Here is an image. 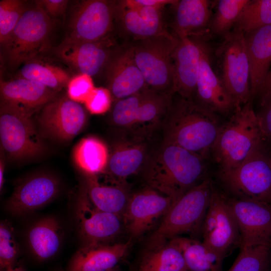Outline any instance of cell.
I'll return each instance as SVG.
<instances>
[{"label": "cell", "instance_id": "obj_1", "mask_svg": "<svg viewBox=\"0 0 271 271\" xmlns=\"http://www.w3.org/2000/svg\"><path fill=\"white\" fill-rule=\"evenodd\" d=\"M204 159L160 140L140 173L146 186L174 201L206 179Z\"/></svg>", "mask_w": 271, "mask_h": 271}, {"label": "cell", "instance_id": "obj_2", "mask_svg": "<svg viewBox=\"0 0 271 271\" xmlns=\"http://www.w3.org/2000/svg\"><path fill=\"white\" fill-rule=\"evenodd\" d=\"M221 126L216 113L193 99L175 94L163 122L161 135L164 141L205 159L212 151Z\"/></svg>", "mask_w": 271, "mask_h": 271}, {"label": "cell", "instance_id": "obj_3", "mask_svg": "<svg viewBox=\"0 0 271 271\" xmlns=\"http://www.w3.org/2000/svg\"><path fill=\"white\" fill-rule=\"evenodd\" d=\"M252 100L233 110L229 120L221 125L211 152L220 170L241 164L264 139Z\"/></svg>", "mask_w": 271, "mask_h": 271}, {"label": "cell", "instance_id": "obj_4", "mask_svg": "<svg viewBox=\"0 0 271 271\" xmlns=\"http://www.w3.org/2000/svg\"><path fill=\"white\" fill-rule=\"evenodd\" d=\"M213 189L210 180L206 178L175 201L159 226L150 236L148 246L166 243L183 233L201 232Z\"/></svg>", "mask_w": 271, "mask_h": 271}, {"label": "cell", "instance_id": "obj_5", "mask_svg": "<svg viewBox=\"0 0 271 271\" xmlns=\"http://www.w3.org/2000/svg\"><path fill=\"white\" fill-rule=\"evenodd\" d=\"M53 28L50 17L38 1L27 7L9 39L3 46L7 63L17 68L47 50Z\"/></svg>", "mask_w": 271, "mask_h": 271}, {"label": "cell", "instance_id": "obj_6", "mask_svg": "<svg viewBox=\"0 0 271 271\" xmlns=\"http://www.w3.org/2000/svg\"><path fill=\"white\" fill-rule=\"evenodd\" d=\"M177 41L169 32L128 43L136 64L150 89L175 94L172 54Z\"/></svg>", "mask_w": 271, "mask_h": 271}, {"label": "cell", "instance_id": "obj_7", "mask_svg": "<svg viewBox=\"0 0 271 271\" xmlns=\"http://www.w3.org/2000/svg\"><path fill=\"white\" fill-rule=\"evenodd\" d=\"M219 178L234 198L271 204V157L262 145L236 167L220 170Z\"/></svg>", "mask_w": 271, "mask_h": 271}, {"label": "cell", "instance_id": "obj_8", "mask_svg": "<svg viewBox=\"0 0 271 271\" xmlns=\"http://www.w3.org/2000/svg\"><path fill=\"white\" fill-rule=\"evenodd\" d=\"M223 38L215 54L218 68L217 75L236 107L252 100L244 34L233 28Z\"/></svg>", "mask_w": 271, "mask_h": 271}, {"label": "cell", "instance_id": "obj_9", "mask_svg": "<svg viewBox=\"0 0 271 271\" xmlns=\"http://www.w3.org/2000/svg\"><path fill=\"white\" fill-rule=\"evenodd\" d=\"M32 114L19 106L1 103V144L3 151L11 159L35 158L45 151L33 121Z\"/></svg>", "mask_w": 271, "mask_h": 271}, {"label": "cell", "instance_id": "obj_10", "mask_svg": "<svg viewBox=\"0 0 271 271\" xmlns=\"http://www.w3.org/2000/svg\"><path fill=\"white\" fill-rule=\"evenodd\" d=\"M116 131L104 173L111 183H127L128 178L140 174L162 138L137 135L118 129Z\"/></svg>", "mask_w": 271, "mask_h": 271}, {"label": "cell", "instance_id": "obj_11", "mask_svg": "<svg viewBox=\"0 0 271 271\" xmlns=\"http://www.w3.org/2000/svg\"><path fill=\"white\" fill-rule=\"evenodd\" d=\"M201 233L203 242L224 258L239 246V231L227 199L214 189Z\"/></svg>", "mask_w": 271, "mask_h": 271}, {"label": "cell", "instance_id": "obj_12", "mask_svg": "<svg viewBox=\"0 0 271 271\" xmlns=\"http://www.w3.org/2000/svg\"><path fill=\"white\" fill-rule=\"evenodd\" d=\"M117 1L85 0L72 14L66 37L80 42H94L110 36L115 21Z\"/></svg>", "mask_w": 271, "mask_h": 271}, {"label": "cell", "instance_id": "obj_13", "mask_svg": "<svg viewBox=\"0 0 271 271\" xmlns=\"http://www.w3.org/2000/svg\"><path fill=\"white\" fill-rule=\"evenodd\" d=\"M75 210L83 245L114 243V240L121 232L123 227L122 217L95 207L83 185L79 193Z\"/></svg>", "mask_w": 271, "mask_h": 271}, {"label": "cell", "instance_id": "obj_14", "mask_svg": "<svg viewBox=\"0 0 271 271\" xmlns=\"http://www.w3.org/2000/svg\"><path fill=\"white\" fill-rule=\"evenodd\" d=\"M174 202L172 198L148 186L131 193L122 215L123 227L131 237L139 238L165 216Z\"/></svg>", "mask_w": 271, "mask_h": 271}, {"label": "cell", "instance_id": "obj_15", "mask_svg": "<svg viewBox=\"0 0 271 271\" xmlns=\"http://www.w3.org/2000/svg\"><path fill=\"white\" fill-rule=\"evenodd\" d=\"M86 119L85 111L79 103L61 97L54 98L43 107L37 121L46 136L66 142L82 130Z\"/></svg>", "mask_w": 271, "mask_h": 271}, {"label": "cell", "instance_id": "obj_16", "mask_svg": "<svg viewBox=\"0 0 271 271\" xmlns=\"http://www.w3.org/2000/svg\"><path fill=\"white\" fill-rule=\"evenodd\" d=\"M240 234L239 247L271 248V204L235 198L227 199Z\"/></svg>", "mask_w": 271, "mask_h": 271}, {"label": "cell", "instance_id": "obj_17", "mask_svg": "<svg viewBox=\"0 0 271 271\" xmlns=\"http://www.w3.org/2000/svg\"><path fill=\"white\" fill-rule=\"evenodd\" d=\"M118 46L110 36L94 42L76 41L66 38L57 47L56 54L79 73L92 77L104 72Z\"/></svg>", "mask_w": 271, "mask_h": 271}, {"label": "cell", "instance_id": "obj_18", "mask_svg": "<svg viewBox=\"0 0 271 271\" xmlns=\"http://www.w3.org/2000/svg\"><path fill=\"white\" fill-rule=\"evenodd\" d=\"M60 189L59 179L51 174L39 173L29 176L16 185L6 203V208L13 215H26L53 200Z\"/></svg>", "mask_w": 271, "mask_h": 271}, {"label": "cell", "instance_id": "obj_19", "mask_svg": "<svg viewBox=\"0 0 271 271\" xmlns=\"http://www.w3.org/2000/svg\"><path fill=\"white\" fill-rule=\"evenodd\" d=\"M104 73L113 102L149 88L128 43L117 47Z\"/></svg>", "mask_w": 271, "mask_h": 271}, {"label": "cell", "instance_id": "obj_20", "mask_svg": "<svg viewBox=\"0 0 271 271\" xmlns=\"http://www.w3.org/2000/svg\"><path fill=\"white\" fill-rule=\"evenodd\" d=\"M197 38L201 56L193 100L216 114L228 113L235 109V103L211 66L210 51L204 39Z\"/></svg>", "mask_w": 271, "mask_h": 271}, {"label": "cell", "instance_id": "obj_21", "mask_svg": "<svg viewBox=\"0 0 271 271\" xmlns=\"http://www.w3.org/2000/svg\"><path fill=\"white\" fill-rule=\"evenodd\" d=\"M172 54L174 67L173 92L181 97L193 99L199 69L201 49L194 37L178 38Z\"/></svg>", "mask_w": 271, "mask_h": 271}, {"label": "cell", "instance_id": "obj_22", "mask_svg": "<svg viewBox=\"0 0 271 271\" xmlns=\"http://www.w3.org/2000/svg\"><path fill=\"white\" fill-rule=\"evenodd\" d=\"M164 9L123 8L117 1L115 21L121 35L130 42L148 39L170 32L163 18Z\"/></svg>", "mask_w": 271, "mask_h": 271}, {"label": "cell", "instance_id": "obj_23", "mask_svg": "<svg viewBox=\"0 0 271 271\" xmlns=\"http://www.w3.org/2000/svg\"><path fill=\"white\" fill-rule=\"evenodd\" d=\"M212 2L208 0H176L170 5L172 10L171 34L176 38L204 39L212 17Z\"/></svg>", "mask_w": 271, "mask_h": 271}, {"label": "cell", "instance_id": "obj_24", "mask_svg": "<svg viewBox=\"0 0 271 271\" xmlns=\"http://www.w3.org/2000/svg\"><path fill=\"white\" fill-rule=\"evenodd\" d=\"M130 241L83 245L72 257L64 271H109L127 254Z\"/></svg>", "mask_w": 271, "mask_h": 271}, {"label": "cell", "instance_id": "obj_25", "mask_svg": "<svg viewBox=\"0 0 271 271\" xmlns=\"http://www.w3.org/2000/svg\"><path fill=\"white\" fill-rule=\"evenodd\" d=\"M244 37L249 63L252 99L257 96L271 68V25L245 33Z\"/></svg>", "mask_w": 271, "mask_h": 271}, {"label": "cell", "instance_id": "obj_26", "mask_svg": "<svg viewBox=\"0 0 271 271\" xmlns=\"http://www.w3.org/2000/svg\"><path fill=\"white\" fill-rule=\"evenodd\" d=\"M1 102L22 107L32 112L55 98L56 91L38 82L22 77L1 80Z\"/></svg>", "mask_w": 271, "mask_h": 271}, {"label": "cell", "instance_id": "obj_27", "mask_svg": "<svg viewBox=\"0 0 271 271\" xmlns=\"http://www.w3.org/2000/svg\"><path fill=\"white\" fill-rule=\"evenodd\" d=\"M62 228L54 216H46L33 223L27 232L28 247L40 261L50 259L60 249L62 240Z\"/></svg>", "mask_w": 271, "mask_h": 271}, {"label": "cell", "instance_id": "obj_28", "mask_svg": "<svg viewBox=\"0 0 271 271\" xmlns=\"http://www.w3.org/2000/svg\"><path fill=\"white\" fill-rule=\"evenodd\" d=\"M85 176L83 186L93 205L102 211L122 217L131 194L128 184H101L96 176Z\"/></svg>", "mask_w": 271, "mask_h": 271}, {"label": "cell", "instance_id": "obj_29", "mask_svg": "<svg viewBox=\"0 0 271 271\" xmlns=\"http://www.w3.org/2000/svg\"><path fill=\"white\" fill-rule=\"evenodd\" d=\"M169 241L181 251L188 271H222L224 258L203 241L179 236Z\"/></svg>", "mask_w": 271, "mask_h": 271}, {"label": "cell", "instance_id": "obj_30", "mask_svg": "<svg viewBox=\"0 0 271 271\" xmlns=\"http://www.w3.org/2000/svg\"><path fill=\"white\" fill-rule=\"evenodd\" d=\"M109 151L101 140L93 137L82 139L73 152L75 164L86 175L103 173L107 167Z\"/></svg>", "mask_w": 271, "mask_h": 271}, {"label": "cell", "instance_id": "obj_31", "mask_svg": "<svg viewBox=\"0 0 271 271\" xmlns=\"http://www.w3.org/2000/svg\"><path fill=\"white\" fill-rule=\"evenodd\" d=\"M138 271H188L180 249L170 241L149 247L142 256Z\"/></svg>", "mask_w": 271, "mask_h": 271}, {"label": "cell", "instance_id": "obj_32", "mask_svg": "<svg viewBox=\"0 0 271 271\" xmlns=\"http://www.w3.org/2000/svg\"><path fill=\"white\" fill-rule=\"evenodd\" d=\"M19 77L38 82L55 91L67 85L71 79L69 74L61 67L37 59L23 64Z\"/></svg>", "mask_w": 271, "mask_h": 271}, {"label": "cell", "instance_id": "obj_33", "mask_svg": "<svg viewBox=\"0 0 271 271\" xmlns=\"http://www.w3.org/2000/svg\"><path fill=\"white\" fill-rule=\"evenodd\" d=\"M268 25H271V0H249L234 28L245 34Z\"/></svg>", "mask_w": 271, "mask_h": 271}, {"label": "cell", "instance_id": "obj_34", "mask_svg": "<svg viewBox=\"0 0 271 271\" xmlns=\"http://www.w3.org/2000/svg\"><path fill=\"white\" fill-rule=\"evenodd\" d=\"M249 0H219L212 15L209 30L213 34L222 36L234 27L239 15Z\"/></svg>", "mask_w": 271, "mask_h": 271}, {"label": "cell", "instance_id": "obj_35", "mask_svg": "<svg viewBox=\"0 0 271 271\" xmlns=\"http://www.w3.org/2000/svg\"><path fill=\"white\" fill-rule=\"evenodd\" d=\"M271 248L263 245L240 247V251L227 271H268Z\"/></svg>", "mask_w": 271, "mask_h": 271}, {"label": "cell", "instance_id": "obj_36", "mask_svg": "<svg viewBox=\"0 0 271 271\" xmlns=\"http://www.w3.org/2000/svg\"><path fill=\"white\" fill-rule=\"evenodd\" d=\"M149 88L114 102L110 121L116 129L128 131L132 127L138 108Z\"/></svg>", "mask_w": 271, "mask_h": 271}, {"label": "cell", "instance_id": "obj_37", "mask_svg": "<svg viewBox=\"0 0 271 271\" xmlns=\"http://www.w3.org/2000/svg\"><path fill=\"white\" fill-rule=\"evenodd\" d=\"M20 0L0 1V43L6 44L27 8Z\"/></svg>", "mask_w": 271, "mask_h": 271}, {"label": "cell", "instance_id": "obj_38", "mask_svg": "<svg viewBox=\"0 0 271 271\" xmlns=\"http://www.w3.org/2000/svg\"><path fill=\"white\" fill-rule=\"evenodd\" d=\"M20 249L17 242L15 229L8 220L0 224V267L2 270L15 266Z\"/></svg>", "mask_w": 271, "mask_h": 271}, {"label": "cell", "instance_id": "obj_39", "mask_svg": "<svg viewBox=\"0 0 271 271\" xmlns=\"http://www.w3.org/2000/svg\"><path fill=\"white\" fill-rule=\"evenodd\" d=\"M67 86L68 98L83 103L95 87L92 77L82 73L71 78Z\"/></svg>", "mask_w": 271, "mask_h": 271}, {"label": "cell", "instance_id": "obj_40", "mask_svg": "<svg viewBox=\"0 0 271 271\" xmlns=\"http://www.w3.org/2000/svg\"><path fill=\"white\" fill-rule=\"evenodd\" d=\"M113 100L107 88L95 87L84 102L87 110L92 114H102L109 111Z\"/></svg>", "mask_w": 271, "mask_h": 271}, {"label": "cell", "instance_id": "obj_41", "mask_svg": "<svg viewBox=\"0 0 271 271\" xmlns=\"http://www.w3.org/2000/svg\"><path fill=\"white\" fill-rule=\"evenodd\" d=\"M176 0H121L119 5L123 8H157L164 9L175 2Z\"/></svg>", "mask_w": 271, "mask_h": 271}, {"label": "cell", "instance_id": "obj_42", "mask_svg": "<svg viewBox=\"0 0 271 271\" xmlns=\"http://www.w3.org/2000/svg\"><path fill=\"white\" fill-rule=\"evenodd\" d=\"M256 114L264 139H271V99L261 106Z\"/></svg>", "mask_w": 271, "mask_h": 271}, {"label": "cell", "instance_id": "obj_43", "mask_svg": "<svg viewBox=\"0 0 271 271\" xmlns=\"http://www.w3.org/2000/svg\"><path fill=\"white\" fill-rule=\"evenodd\" d=\"M38 2L50 17H58L64 14L69 3L67 0H42Z\"/></svg>", "mask_w": 271, "mask_h": 271}, {"label": "cell", "instance_id": "obj_44", "mask_svg": "<svg viewBox=\"0 0 271 271\" xmlns=\"http://www.w3.org/2000/svg\"><path fill=\"white\" fill-rule=\"evenodd\" d=\"M260 106L271 99V68L264 79L257 95Z\"/></svg>", "mask_w": 271, "mask_h": 271}, {"label": "cell", "instance_id": "obj_45", "mask_svg": "<svg viewBox=\"0 0 271 271\" xmlns=\"http://www.w3.org/2000/svg\"><path fill=\"white\" fill-rule=\"evenodd\" d=\"M4 159L2 158H1L0 161V189H2L3 188V185L4 183Z\"/></svg>", "mask_w": 271, "mask_h": 271}, {"label": "cell", "instance_id": "obj_46", "mask_svg": "<svg viewBox=\"0 0 271 271\" xmlns=\"http://www.w3.org/2000/svg\"><path fill=\"white\" fill-rule=\"evenodd\" d=\"M2 271H25L21 266H14Z\"/></svg>", "mask_w": 271, "mask_h": 271}, {"label": "cell", "instance_id": "obj_47", "mask_svg": "<svg viewBox=\"0 0 271 271\" xmlns=\"http://www.w3.org/2000/svg\"><path fill=\"white\" fill-rule=\"evenodd\" d=\"M109 271H119L118 269L117 268V267H115L114 268H113Z\"/></svg>", "mask_w": 271, "mask_h": 271}, {"label": "cell", "instance_id": "obj_48", "mask_svg": "<svg viewBox=\"0 0 271 271\" xmlns=\"http://www.w3.org/2000/svg\"><path fill=\"white\" fill-rule=\"evenodd\" d=\"M270 157H271V156H270Z\"/></svg>", "mask_w": 271, "mask_h": 271}]
</instances>
